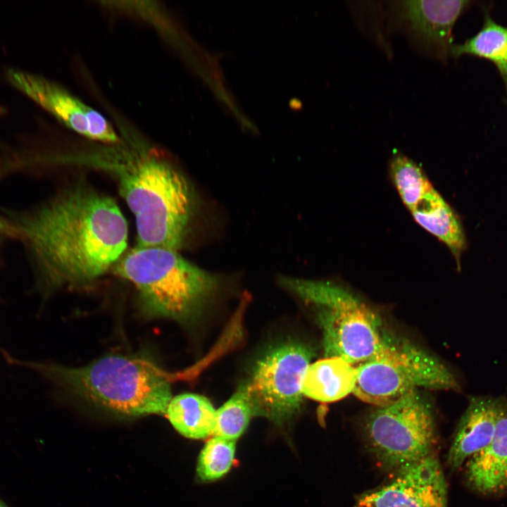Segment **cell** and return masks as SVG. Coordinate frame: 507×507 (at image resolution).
I'll use <instances>...</instances> for the list:
<instances>
[{
  "label": "cell",
  "mask_w": 507,
  "mask_h": 507,
  "mask_svg": "<svg viewBox=\"0 0 507 507\" xmlns=\"http://www.w3.org/2000/svg\"><path fill=\"white\" fill-rule=\"evenodd\" d=\"M18 231L51 288L93 282L113 268L127 244V224L115 201L80 182L23 220Z\"/></svg>",
  "instance_id": "obj_1"
},
{
  "label": "cell",
  "mask_w": 507,
  "mask_h": 507,
  "mask_svg": "<svg viewBox=\"0 0 507 507\" xmlns=\"http://www.w3.org/2000/svg\"><path fill=\"white\" fill-rule=\"evenodd\" d=\"M99 168L118 180L119 192L135 217L136 246L175 251L182 246L193 213L194 196L178 170L153 155L100 163Z\"/></svg>",
  "instance_id": "obj_2"
},
{
  "label": "cell",
  "mask_w": 507,
  "mask_h": 507,
  "mask_svg": "<svg viewBox=\"0 0 507 507\" xmlns=\"http://www.w3.org/2000/svg\"><path fill=\"white\" fill-rule=\"evenodd\" d=\"M27 365L78 399L118 416L165 413L172 399L165 373L141 356L108 355L79 368Z\"/></svg>",
  "instance_id": "obj_3"
},
{
  "label": "cell",
  "mask_w": 507,
  "mask_h": 507,
  "mask_svg": "<svg viewBox=\"0 0 507 507\" xmlns=\"http://www.w3.org/2000/svg\"><path fill=\"white\" fill-rule=\"evenodd\" d=\"M115 273L132 283L141 311L151 318L196 320L220 287V280L177 251L135 246L118 261Z\"/></svg>",
  "instance_id": "obj_4"
},
{
  "label": "cell",
  "mask_w": 507,
  "mask_h": 507,
  "mask_svg": "<svg viewBox=\"0 0 507 507\" xmlns=\"http://www.w3.org/2000/svg\"><path fill=\"white\" fill-rule=\"evenodd\" d=\"M282 286L317 309L326 357L358 365L388 351L398 338L361 299L329 282L281 277Z\"/></svg>",
  "instance_id": "obj_5"
},
{
  "label": "cell",
  "mask_w": 507,
  "mask_h": 507,
  "mask_svg": "<svg viewBox=\"0 0 507 507\" xmlns=\"http://www.w3.org/2000/svg\"><path fill=\"white\" fill-rule=\"evenodd\" d=\"M356 368L352 394L378 407L390 405L420 387L460 389L454 375L438 359L400 338L384 354Z\"/></svg>",
  "instance_id": "obj_6"
},
{
  "label": "cell",
  "mask_w": 507,
  "mask_h": 507,
  "mask_svg": "<svg viewBox=\"0 0 507 507\" xmlns=\"http://www.w3.org/2000/svg\"><path fill=\"white\" fill-rule=\"evenodd\" d=\"M365 430L370 450L387 469L397 470L432 454L436 442L431 406L418 391L378 407L369 415Z\"/></svg>",
  "instance_id": "obj_7"
},
{
  "label": "cell",
  "mask_w": 507,
  "mask_h": 507,
  "mask_svg": "<svg viewBox=\"0 0 507 507\" xmlns=\"http://www.w3.org/2000/svg\"><path fill=\"white\" fill-rule=\"evenodd\" d=\"M313 356L309 347L299 343L283 344L269 350L237 389L252 416L281 424L298 413L303 402L305 374Z\"/></svg>",
  "instance_id": "obj_8"
},
{
  "label": "cell",
  "mask_w": 507,
  "mask_h": 507,
  "mask_svg": "<svg viewBox=\"0 0 507 507\" xmlns=\"http://www.w3.org/2000/svg\"><path fill=\"white\" fill-rule=\"evenodd\" d=\"M396 470L389 482L358 496L355 507H448L444 475L433 453Z\"/></svg>",
  "instance_id": "obj_9"
},
{
  "label": "cell",
  "mask_w": 507,
  "mask_h": 507,
  "mask_svg": "<svg viewBox=\"0 0 507 507\" xmlns=\"http://www.w3.org/2000/svg\"><path fill=\"white\" fill-rule=\"evenodd\" d=\"M392 3L396 25L419 49L444 58L453 45V27L471 1L411 0Z\"/></svg>",
  "instance_id": "obj_10"
},
{
  "label": "cell",
  "mask_w": 507,
  "mask_h": 507,
  "mask_svg": "<svg viewBox=\"0 0 507 507\" xmlns=\"http://www.w3.org/2000/svg\"><path fill=\"white\" fill-rule=\"evenodd\" d=\"M415 220L443 242L459 267L467 241L457 215L427 177L400 196Z\"/></svg>",
  "instance_id": "obj_11"
},
{
  "label": "cell",
  "mask_w": 507,
  "mask_h": 507,
  "mask_svg": "<svg viewBox=\"0 0 507 507\" xmlns=\"http://www.w3.org/2000/svg\"><path fill=\"white\" fill-rule=\"evenodd\" d=\"M468 484L483 495L507 492V400L499 397L498 418L494 437L484 449L465 462Z\"/></svg>",
  "instance_id": "obj_12"
},
{
  "label": "cell",
  "mask_w": 507,
  "mask_h": 507,
  "mask_svg": "<svg viewBox=\"0 0 507 507\" xmlns=\"http://www.w3.org/2000/svg\"><path fill=\"white\" fill-rule=\"evenodd\" d=\"M499 397L474 396L463 413L447 456L449 468L458 470L492 441L498 418Z\"/></svg>",
  "instance_id": "obj_13"
},
{
  "label": "cell",
  "mask_w": 507,
  "mask_h": 507,
  "mask_svg": "<svg viewBox=\"0 0 507 507\" xmlns=\"http://www.w3.org/2000/svg\"><path fill=\"white\" fill-rule=\"evenodd\" d=\"M7 77L12 86L24 95L75 132L88 136L87 113L89 106L56 84L36 75L11 69Z\"/></svg>",
  "instance_id": "obj_14"
},
{
  "label": "cell",
  "mask_w": 507,
  "mask_h": 507,
  "mask_svg": "<svg viewBox=\"0 0 507 507\" xmlns=\"http://www.w3.org/2000/svg\"><path fill=\"white\" fill-rule=\"evenodd\" d=\"M356 368L340 357H326L308 367L303 394L313 400L329 403L353 393Z\"/></svg>",
  "instance_id": "obj_15"
},
{
  "label": "cell",
  "mask_w": 507,
  "mask_h": 507,
  "mask_svg": "<svg viewBox=\"0 0 507 507\" xmlns=\"http://www.w3.org/2000/svg\"><path fill=\"white\" fill-rule=\"evenodd\" d=\"M215 413L207 398L189 393L171 399L165 411L174 428L193 439H206L213 434Z\"/></svg>",
  "instance_id": "obj_16"
},
{
  "label": "cell",
  "mask_w": 507,
  "mask_h": 507,
  "mask_svg": "<svg viewBox=\"0 0 507 507\" xmlns=\"http://www.w3.org/2000/svg\"><path fill=\"white\" fill-rule=\"evenodd\" d=\"M450 54L456 57L468 54L489 60L499 70L507 89V27L487 16L480 30L463 43L453 44Z\"/></svg>",
  "instance_id": "obj_17"
},
{
  "label": "cell",
  "mask_w": 507,
  "mask_h": 507,
  "mask_svg": "<svg viewBox=\"0 0 507 507\" xmlns=\"http://www.w3.org/2000/svg\"><path fill=\"white\" fill-rule=\"evenodd\" d=\"M235 449L236 441L215 436L208 440L199 455L198 477L208 482L223 477L232 465Z\"/></svg>",
  "instance_id": "obj_18"
},
{
  "label": "cell",
  "mask_w": 507,
  "mask_h": 507,
  "mask_svg": "<svg viewBox=\"0 0 507 507\" xmlns=\"http://www.w3.org/2000/svg\"><path fill=\"white\" fill-rule=\"evenodd\" d=\"M251 417L248 403L237 390L216 411L213 435L236 441L246 429Z\"/></svg>",
  "instance_id": "obj_19"
},
{
  "label": "cell",
  "mask_w": 507,
  "mask_h": 507,
  "mask_svg": "<svg viewBox=\"0 0 507 507\" xmlns=\"http://www.w3.org/2000/svg\"><path fill=\"white\" fill-rule=\"evenodd\" d=\"M88 137L114 143L118 142V137L106 119L99 112L89 108L87 113Z\"/></svg>",
  "instance_id": "obj_20"
},
{
  "label": "cell",
  "mask_w": 507,
  "mask_h": 507,
  "mask_svg": "<svg viewBox=\"0 0 507 507\" xmlns=\"http://www.w3.org/2000/svg\"><path fill=\"white\" fill-rule=\"evenodd\" d=\"M9 225L0 218V232H11ZM12 232V231H11Z\"/></svg>",
  "instance_id": "obj_21"
},
{
  "label": "cell",
  "mask_w": 507,
  "mask_h": 507,
  "mask_svg": "<svg viewBox=\"0 0 507 507\" xmlns=\"http://www.w3.org/2000/svg\"><path fill=\"white\" fill-rule=\"evenodd\" d=\"M0 507H9V506L0 498Z\"/></svg>",
  "instance_id": "obj_22"
}]
</instances>
